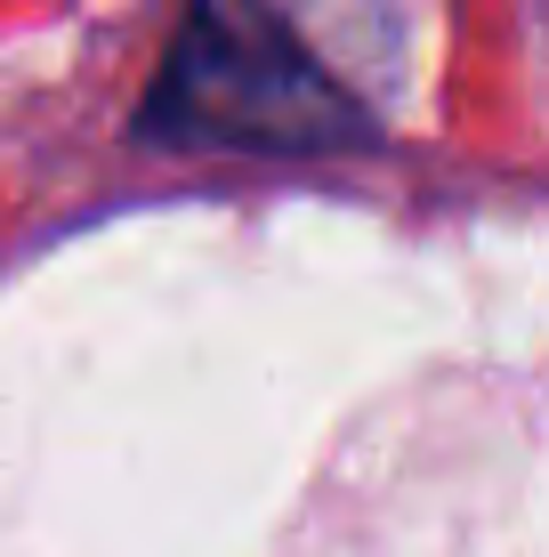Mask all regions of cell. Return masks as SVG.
Returning a JSON list of instances; mask_svg holds the SVG:
<instances>
[{
  "mask_svg": "<svg viewBox=\"0 0 549 557\" xmlns=\"http://www.w3.org/2000/svg\"><path fill=\"white\" fill-rule=\"evenodd\" d=\"M146 129L162 146L324 153L355 146L364 106L308 57L275 0H195L154 98H146Z\"/></svg>",
  "mask_w": 549,
  "mask_h": 557,
  "instance_id": "1",
  "label": "cell"
}]
</instances>
